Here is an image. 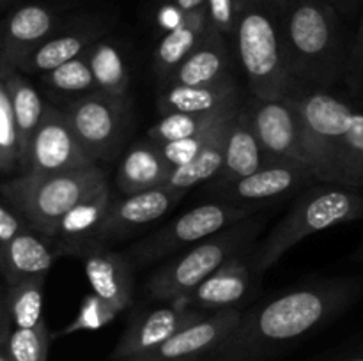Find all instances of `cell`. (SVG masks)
<instances>
[{
	"mask_svg": "<svg viewBox=\"0 0 363 361\" xmlns=\"http://www.w3.org/2000/svg\"><path fill=\"white\" fill-rule=\"evenodd\" d=\"M363 297V275L308 278L243 311L204 361H272L311 338Z\"/></svg>",
	"mask_w": 363,
	"mask_h": 361,
	"instance_id": "6da1fadb",
	"label": "cell"
},
{
	"mask_svg": "<svg viewBox=\"0 0 363 361\" xmlns=\"http://www.w3.org/2000/svg\"><path fill=\"white\" fill-rule=\"evenodd\" d=\"M284 48L298 94L330 91L344 81L350 46L340 14L326 0H294L282 13Z\"/></svg>",
	"mask_w": 363,
	"mask_h": 361,
	"instance_id": "7a4b0ae2",
	"label": "cell"
},
{
	"mask_svg": "<svg viewBox=\"0 0 363 361\" xmlns=\"http://www.w3.org/2000/svg\"><path fill=\"white\" fill-rule=\"evenodd\" d=\"M357 219H363V190L335 183L305 188L279 225L252 251L255 275L261 278L305 237Z\"/></svg>",
	"mask_w": 363,
	"mask_h": 361,
	"instance_id": "3957f363",
	"label": "cell"
},
{
	"mask_svg": "<svg viewBox=\"0 0 363 361\" xmlns=\"http://www.w3.org/2000/svg\"><path fill=\"white\" fill-rule=\"evenodd\" d=\"M266 222L268 214L261 211L177 253L147 278L145 292L149 299L177 303L186 297L230 258L254 250Z\"/></svg>",
	"mask_w": 363,
	"mask_h": 361,
	"instance_id": "277c9868",
	"label": "cell"
},
{
	"mask_svg": "<svg viewBox=\"0 0 363 361\" xmlns=\"http://www.w3.org/2000/svg\"><path fill=\"white\" fill-rule=\"evenodd\" d=\"M291 99L328 165L332 183L363 190V112L330 91L300 92Z\"/></svg>",
	"mask_w": 363,
	"mask_h": 361,
	"instance_id": "5b68a950",
	"label": "cell"
},
{
	"mask_svg": "<svg viewBox=\"0 0 363 361\" xmlns=\"http://www.w3.org/2000/svg\"><path fill=\"white\" fill-rule=\"evenodd\" d=\"M233 38L252 98L284 99L298 94L286 62L282 11L268 0H248Z\"/></svg>",
	"mask_w": 363,
	"mask_h": 361,
	"instance_id": "8992f818",
	"label": "cell"
},
{
	"mask_svg": "<svg viewBox=\"0 0 363 361\" xmlns=\"http://www.w3.org/2000/svg\"><path fill=\"white\" fill-rule=\"evenodd\" d=\"M106 183L99 165L64 173H20L2 183V198L13 204L32 229L53 237L60 219Z\"/></svg>",
	"mask_w": 363,
	"mask_h": 361,
	"instance_id": "52a82bcc",
	"label": "cell"
},
{
	"mask_svg": "<svg viewBox=\"0 0 363 361\" xmlns=\"http://www.w3.org/2000/svg\"><path fill=\"white\" fill-rule=\"evenodd\" d=\"M245 106L272 161L296 163L312 170L319 183H332L328 165L312 142L293 99H257L250 96Z\"/></svg>",
	"mask_w": 363,
	"mask_h": 361,
	"instance_id": "ba28073f",
	"label": "cell"
},
{
	"mask_svg": "<svg viewBox=\"0 0 363 361\" xmlns=\"http://www.w3.org/2000/svg\"><path fill=\"white\" fill-rule=\"evenodd\" d=\"M257 209L243 207V205L229 204L222 200H209L206 204L191 207L163 225L156 232L149 234L144 239L131 244L124 255L130 260L131 268L142 269L162 258L176 255L190 248L191 244L227 229L238 222L257 214Z\"/></svg>",
	"mask_w": 363,
	"mask_h": 361,
	"instance_id": "9c48e42d",
	"label": "cell"
},
{
	"mask_svg": "<svg viewBox=\"0 0 363 361\" xmlns=\"http://www.w3.org/2000/svg\"><path fill=\"white\" fill-rule=\"evenodd\" d=\"M62 110L80 144L98 165L119 156L133 127L130 96L117 98L96 91Z\"/></svg>",
	"mask_w": 363,
	"mask_h": 361,
	"instance_id": "30bf717a",
	"label": "cell"
},
{
	"mask_svg": "<svg viewBox=\"0 0 363 361\" xmlns=\"http://www.w3.org/2000/svg\"><path fill=\"white\" fill-rule=\"evenodd\" d=\"M318 183L319 179L315 173L305 166L287 161H269L257 172L243 179L220 186L208 184L206 193L211 197V200H222L264 211L269 205L286 200Z\"/></svg>",
	"mask_w": 363,
	"mask_h": 361,
	"instance_id": "8fae6325",
	"label": "cell"
},
{
	"mask_svg": "<svg viewBox=\"0 0 363 361\" xmlns=\"http://www.w3.org/2000/svg\"><path fill=\"white\" fill-rule=\"evenodd\" d=\"M98 163L74 134L62 108L46 105L41 124L32 138L27 166L21 173H64Z\"/></svg>",
	"mask_w": 363,
	"mask_h": 361,
	"instance_id": "7c38bea8",
	"label": "cell"
},
{
	"mask_svg": "<svg viewBox=\"0 0 363 361\" xmlns=\"http://www.w3.org/2000/svg\"><path fill=\"white\" fill-rule=\"evenodd\" d=\"M208 311L183 306L179 303L133 308L119 342L110 354V360L124 361L149 353L167 342L177 331L208 317Z\"/></svg>",
	"mask_w": 363,
	"mask_h": 361,
	"instance_id": "4fadbf2b",
	"label": "cell"
},
{
	"mask_svg": "<svg viewBox=\"0 0 363 361\" xmlns=\"http://www.w3.org/2000/svg\"><path fill=\"white\" fill-rule=\"evenodd\" d=\"M113 27L110 14L92 13L64 20L48 41L43 42L28 59L20 64L23 74H43L77 57L84 55L96 41L108 35Z\"/></svg>",
	"mask_w": 363,
	"mask_h": 361,
	"instance_id": "5bb4252c",
	"label": "cell"
},
{
	"mask_svg": "<svg viewBox=\"0 0 363 361\" xmlns=\"http://www.w3.org/2000/svg\"><path fill=\"white\" fill-rule=\"evenodd\" d=\"M243 310L215 311L186 326L149 353L124 361H204L240 324Z\"/></svg>",
	"mask_w": 363,
	"mask_h": 361,
	"instance_id": "9a60e30c",
	"label": "cell"
},
{
	"mask_svg": "<svg viewBox=\"0 0 363 361\" xmlns=\"http://www.w3.org/2000/svg\"><path fill=\"white\" fill-rule=\"evenodd\" d=\"M62 13L41 2H28L11 11L2 23L0 62L20 67L62 25Z\"/></svg>",
	"mask_w": 363,
	"mask_h": 361,
	"instance_id": "2e32d148",
	"label": "cell"
},
{
	"mask_svg": "<svg viewBox=\"0 0 363 361\" xmlns=\"http://www.w3.org/2000/svg\"><path fill=\"white\" fill-rule=\"evenodd\" d=\"M252 251L230 258L218 271L206 278L194 292L177 303L183 306L199 308L208 314L241 308L243 299L250 296L255 282H259L252 264Z\"/></svg>",
	"mask_w": 363,
	"mask_h": 361,
	"instance_id": "e0dca14e",
	"label": "cell"
},
{
	"mask_svg": "<svg viewBox=\"0 0 363 361\" xmlns=\"http://www.w3.org/2000/svg\"><path fill=\"white\" fill-rule=\"evenodd\" d=\"M181 198V195L165 186L116 198L99 230L98 246H108L116 241L126 239L142 227L158 222L179 204Z\"/></svg>",
	"mask_w": 363,
	"mask_h": 361,
	"instance_id": "ac0fdd59",
	"label": "cell"
},
{
	"mask_svg": "<svg viewBox=\"0 0 363 361\" xmlns=\"http://www.w3.org/2000/svg\"><path fill=\"white\" fill-rule=\"evenodd\" d=\"M113 200L116 197L110 191V184L106 180L66 212L53 236L59 257L69 255L82 258L89 250L98 248L99 230Z\"/></svg>",
	"mask_w": 363,
	"mask_h": 361,
	"instance_id": "d6986e66",
	"label": "cell"
},
{
	"mask_svg": "<svg viewBox=\"0 0 363 361\" xmlns=\"http://www.w3.org/2000/svg\"><path fill=\"white\" fill-rule=\"evenodd\" d=\"M80 260L85 278L96 296L117 314L131 308L135 269L126 255L110 250L108 246H98L89 250Z\"/></svg>",
	"mask_w": 363,
	"mask_h": 361,
	"instance_id": "ffe728a7",
	"label": "cell"
},
{
	"mask_svg": "<svg viewBox=\"0 0 363 361\" xmlns=\"http://www.w3.org/2000/svg\"><path fill=\"white\" fill-rule=\"evenodd\" d=\"M55 258H59V253L53 237L28 227L7 246L0 248V269L6 285L46 276Z\"/></svg>",
	"mask_w": 363,
	"mask_h": 361,
	"instance_id": "44dd1931",
	"label": "cell"
},
{
	"mask_svg": "<svg viewBox=\"0 0 363 361\" xmlns=\"http://www.w3.org/2000/svg\"><path fill=\"white\" fill-rule=\"evenodd\" d=\"M272 159L266 156L257 133L254 130L250 115L247 112V106L240 108V112L233 117L227 133L225 142V159H223V168L216 179H213V186L233 183V180L243 179L250 173L257 172L259 168L269 163Z\"/></svg>",
	"mask_w": 363,
	"mask_h": 361,
	"instance_id": "7402d4cb",
	"label": "cell"
},
{
	"mask_svg": "<svg viewBox=\"0 0 363 361\" xmlns=\"http://www.w3.org/2000/svg\"><path fill=\"white\" fill-rule=\"evenodd\" d=\"M172 166L162 154V149L149 138L138 140L124 152L116 173V186L121 193L137 195L165 186L172 176Z\"/></svg>",
	"mask_w": 363,
	"mask_h": 361,
	"instance_id": "603a6c76",
	"label": "cell"
},
{
	"mask_svg": "<svg viewBox=\"0 0 363 361\" xmlns=\"http://www.w3.org/2000/svg\"><path fill=\"white\" fill-rule=\"evenodd\" d=\"M245 101L236 78L213 85H163L158 98V112L165 113H208L234 103Z\"/></svg>",
	"mask_w": 363,
	"mask_h": 361,
	"instance_id": "cb8c5ba5",
	"label": "cell"
},
{
	"mask_svg": "<svg viewBox=\"0 0 363 361\" xmlns=\"http://www.w3.org/2000/svg\"><path fill=\"white\" fill-rule=\"evenodd\" d=\"M211 30L208 11L201 9L188 14L183 25L174 30L160 35L155 50H152V73L162 84H165L177 71V67L191 55L195 48L204 41Z\"/></svg>",
	"mask_w": 363,
	"mask_h": 361,
	"instance_id": "d4e9b609",
	"label": "cell"
},
{
	"mask_svg": "<svg viewBox=\"0 0 363 361\" xmlns=\"http://www.w3.org/2000/svg\"><path fill=\"white\" fill-rule=\"evenodd\" d=\"M233 78L227 38L211 27L204 41L163 85H213Z\"/></svg>",
	"mask_w": 363,
	"mask_h": 361,
	"instance_id": "484cf974",
	"label": "cell"
},
{
	"mask_svg": "<svg viewBox=\"0 0 363 361\" xmlns=\"http://www.w3.org/2000/svg\"><path fill=\"white\" fill-rule=\"evenodd\" d=\"M0 81L6 84L7 91H9L11 94V101H13L14 119H16L21 142L20 172H23L25 166H27L32 138H34L39 124H41L48 103L43 101L41 94H39V92L35 91L34 85L25 78V74L21 73V71H18L16 67L9 66V64L0 62Z\"/></svg>",
	"mask_w": 363,
	"mask_h": 361,
	"instance_id": "4316f807",
	"label": "cell"
},
{
	"mask_svg": "<svg viewBox=\"0 0 363 361\" xmlns=\"http://www.w3.org/2000/svg\"><path fill=\"white\" fill-rule=\"evenodd\" d=\"M98 91L105 94L126 98L130 96L131 71L123 45L105 35L85 52Z\"/></svg>",
	"mask_w": 363,
	"mask_h": 361,
	"instance_id": "83f0119b",
	"label": "cell"
},
{
	"mask_svg": "<svg viewBox=\"0 0 363 361\" xmlns=\"http://www.w3.org/2000/svg\"><path fill=\"white\" fill-rule=\"evenodd\" d=\"M233 117L227 119L225 122L216 130L213 140L206 145L204 151H202L194 161L172 170V176L167 180L165 188H169L174 193L184 197V193L190 191L194 186H197V184L211 183L213 179L218 177V173L222 172L223 168L227 133H229V126Z\"/></svg>",
	"mask_w": 363,
	"mask_h": 361,
	"instance_id": "f1b7e54d",
	"label": "cell"
},
{
	"mask_svg": "<svg viewBox=\"0 0 363 361\" xmlns=\"http://www.w3.org/2000/svg\"><path fill=\"white\" fill-rule=\"evenodd\" d=\"M45 282L46 276L28 278L6 285L0 310L9 315L14 328H45Z\"/></svg>",
	"mask_w": 363,
	"mask_h": 361,
	"instance_id": "f546056e",
	"label": "cell"
},
{
	"mask_svg": "<svg viewBox=\"0 0 363 361\" xmlns=\"http://www.w3.org/2000/svg\"><path fill=\"white\" fill-rule=\"evenodd\" d=\"M245 101L234 103V105L225 106L222 110L208 113H165L158 122L152 124L147 130V138L155 144H167V142L184 140V138L197 137V134L206 133L222 120L230 119L240 112Z\"/></svg>",
	"mask_w": 363,
	"mask_h": 361,
	"instance_id": "4dcf8cb0",
	"label": "cell"
},
{
	"mask_svg": "<svg viewBox=\"0 0 363 361\" xmlns=\"http://www.w3.org/2000/svg\"><path fill=\"white\" fill-rule=\"evenodd\" d=\"M39 84L53 99L62 103L60 108L98 91L85 53L48 73H43Z\"/></svg>",
	"mask_w": 363,
	"mask_h": 361,
	"instance_id": "1f68e13d",
	"label": "cell"
},
{
	"mask_svg": "<svg viewBox=\"0 0 363 361\" xmlns=\"http://www.w3.org/2000/svg\"><path fill=\"white\" fill-rule=\"evenodd\" d=\"M0 170L6 176L21 170L20 131L14 119L11 94L4 81H0Z\"/></svg>",
	"mask_w": 363,
	"mask_h": 361,
	"instance_id": "d6a6232c",
	"label": "cell"
},
{
	"mask_svg": "<svg viewBox=\"0 0 363 361\" xmlns=\"http://www.w3.org/2000/svg\"><path fill=\"white\" fill-rule=\"evenodd\" d=\"M52 340L48 326L38 329L13 328L9 336L0 342V350L11 361H48Z\"/></svg>",
	"mask_w": 363,
	"mask_h": 361,
	"instance_id": "836d02e7",
	"label": "cell"
},
{
	"mask_svg": "<svg viewBox=\"0 0 363 361\" xmlns=\"http://www.w3.org/2000/svg\"><path fill=\"white\" fill-rule=\"evenodd\" d=\"M117 315L119 314L113 311L101 297L96 296L94 292H89L82 299L77 317L69 324L64 326L62 329L52 333V336L53 338H60V336H69L82 331H98V329L108 326Z\"/></svg>",
	"mask_w": 363,
	"mask_h": 361,
	"instance_id": "e575fe53",
	"label": "cell"
},
{
	"mask_svg": "<svg viewBox=\"0 0 363 361\" xmlns=\"http://www.w3.org/2000/svg\"><path fill=\"white\" fill-rule=\"evenodd\" d=\"M225 120L216 124L215 127H211V130L206 131V133L197 134V137L184 138V140L177 142H167V144H158L160 149H162L163 158L169 161V165L172 166V168H179V166L191 163L202 151H204L206 145H208L209 142L213 140V137H215L216 130H218Z\"/></svg>",
	"mask_w": 363,
	"mask_h": 361,
	"instance_id": "d590c367",
	"label": "cell"
},
{
	"mask_svg": "<svg viewBox=\"0 0 363 361\" xmlns=\"http://www.w3.org/2000/svg\"><path fill=\"white\" fill-rule=\"evenodd\" d=\"M247 4L248 0H208L206 11H208L209 23L222 35L233 38Z\"/></svg>",
	"mask_w": 363,
	"mask_h": 361,
	"instance_id": "8d00e7d4",
	"label": "cell"
},
{
	"mask_svg": "<svg viewBox=\"0 0 363 361\" xmlns=\"http://www.w3.org/2000/svg\"><path fill=\"white\" fill-rule=\"evenodd\" d=\"M344 81L351 94L363 103V18L357 35L350 45Z\"/></svg>",
	"mask_w": 363,
	"mask_h": 361,
	"instance_id": "74e56055",
	"label": "cell"
},
{
	"mask_svg": "<svg viewBox=\"0 0 363 361\" xmlns=\"http://www.w3.org/2000/svg\"><path fill=\"white\" fill-rule=\"evenodd\" d=\"M30 225L25 216L6 198H2V204H0V248L7 246L18 234L23 232Z\"/></svg>",
	"mask_w": 363,
	"mask_h": 361,
	"instance_id": "f35d334b",
	"label": "cell"
},
{
	"mask_svg": "<svg viewBox=\"0 0 363 361\" xmlns=\"http://www.w3.org/2000/svg\"><path fill=\"white\" fill-rule=\"evenodd\" d=\"M190 13H184L183 9H179L177 6H174L172 2H167V0H158V6L155 11V25L160 30V35L167 34V32L174 30L179 25L184 23V20L188 18Z\"/></svg>",
	"mask_w": 363,
	"mask_h": 361,
	"instance_id": "ab89813d",
	"label": "cell"
},
{
	"mask_svg": "<svg viewBox=\"0 0 363 361\" xmlns=\"http://www.w3.org/2000/svg\"><path fill=\"white\" fill-rule=\"evenodd\" d=\"M326 361H363V342L346 350H340L335 356H330Z\"/></svg>",
	"mask_w": 363,
	"mask_h": 361,
	"instance_id": "60d3db41",
	"label": "cell"
},
{
	"mask_svg": "<svg viewBox=\"0 0 363 361\" xmlns=\"http://www.w3.org/2000/svg\"><path fill=\"white\" fill-rule=\"evenodd\" d=\"M326 2L332 7H335V11L340 16H350V14H353L358 9L362 0H326Z\"/></svg>",
	"mask_w": 363,
	"mask_h": 361,
	"instance_id": "b9f144b4",
	"label": "cell"
},
{
	"mask_svg": "<svg viewBox=\"0 0 363 361\" xmlns=\"http://www.w3.org/2000/svg\"><path fill=\"white\" fill-rule=\"evenodd\" d=\"M167 2H172L174 6L183 9L184 13H195V11L204 9L208 0H167Z\"/></svg>",
	"mask_w": 363,
	"mask_h": 361,
	"instance_id": "7bdbcfd3",
	"label": "cell"
},
{
	"mask_svg": "<svg viewBox=\"0 0 363 361\" xmlns=\"http://www.w3.org/2000/svg\"><path fill=\"white\" fill-rule=\"evenodd\" d=\"M269 4H272V6H275L277 9H280L284 13V11L287 9V7L291 6V4L294 2V0H268Z\"/></svg>",
	"mask_w": 363,
	"mask_h": 361,
	"instance_id": "ee69618b",
	"label": "cell"
},
{
	"mask_svg": "<svg viewBox=\"0 0 363 361\" xmlns=\"http://www.w3.org/2000/svg\"><path fill=\"white\" fill-rule=\"evenodd\" d=\"M354 258H357L358 262H363V239H362V244H360V248H358L357 255H354Z\"/></svg>",
	"mask_w": 363,
	"mask_h": 361,
	"instance_id": "f6af8a7d",
	"label": "cell"
},
{
	"mask_svg": "<svg viewBox=\"0 0 363 361\" xmlns=\"http://www.w3.org/2000/svg\"><path fill=\"white\" fill-rule=\"evenodd\" d=\"M16 2H18V0H0V4H2L4 9H7V7L14 6V4H16Z\"/></svg>",
	"mask_w": 363,
	"mask_h": 361,
	"instance_id": "bcb514c9",
	"label": "cell"
},
{
	"mask_svg": "<svg viewBox=\"0 0 363 361\" xmlns=\"http://www.w3.org/2000/svg\"><path fill=\"white\" fill-rule=\"evenodd\" d=\"M0 361H11V360H9V357H7V356H6V354H4V353H2V350H0Z\"/></svg>",
	"mask_w": 363,
	"mask_h": 361,
	"instance_id": "7dc6e473",
	"label": "cell"
}]
</instances>
